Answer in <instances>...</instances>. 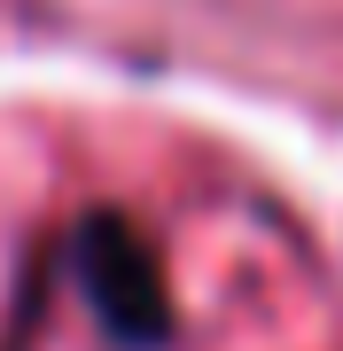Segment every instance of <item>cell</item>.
<instances>
[{"label":"cell","mask_w":343,"mask_h":351,"mask_svg":"<svg viewBox=\"0 0 343 351\" xmlns=\"http://www.w3.org/2000/svg\"><path fill=\"white\" fill-rule=\"evenodd\" d=\"M71 281L86 297V313L102 320V336L117 351H164L172 343V297H164V265H156V242L140 234L125 211H86L63 242Z\"/></svg>","instance_id":"obj_1"}]
</instances>
